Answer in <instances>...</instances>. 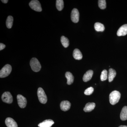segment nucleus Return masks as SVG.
<instances>
[{"label":"nucleus","mask_w":127,"mask_h":127,"mask_svg":"<svg viewBox=\"0 0 127 127\" xmlns=\"http://www.w3.org/2000/svg\"><path fill=\"white\" fill-rule=\"evenodd\" d=\"M94 28L95 30L97 32H103L104 30V25L102 23L96 22L94 25Z\"/></svg>","instance_id":"obj_19"},{"label":"nucleus","mask_w":127,"mask_h":127,"mask_svg":"<svg viewBox=\"0 0 127 127\" xmlns=\"http://www.w3.org/2000/svg\"><path fill=\"white\" fill-rule=\"evenodd\" d=\"M18 104L21 108H25L27 104V100L26 98L22 95H18L17 96Z\"/></svg>","instance_id":"obj_7"},{"label":"nucleus","mask_w":127,"mask_h":127,"mask_svg":"<svg viewBox=\"0 0 127 127\" xmlns=\"http://www.w3.org/2000/svg\"><path fill=\"white\" fill-rule=\"evenodd\" d=\"M116 72L114 69L112 68L109 69L108 78L109 82H110L112 81L114 78L116 77Z\"/></svg>","instance_id":"obj_18"},{"label":"nucleus","mask_w":127,"mask_h":127,"mask_svg":"<svg viewBox=\"0 0 127 127\" xmlns=\"http://www.w3.org/2000/svg\"><path fill=\"white\" fill-rule=\"evenodd\" d=\"M121 97V94L118 91H114L110 93L109 96V102L112 105L117 103Z\"/></svg>","instance_id":"obj_1"},{"label":"nucleus","mask_w":127,"mask_h":127,"mask_svg":"<svg viewBox=\"0 0 127 127\" xmlns=\"http://www.w3.org/2000/svg\"><path fill=\"white\" fill-rule=\"evenodd\" d=\"M94 89L92 87L88 88L85 91H84V93L86 95H91L93 93Z\"/></svg>","instance_id":"obj_25"},{"label":"nucleus","mask_w":127,"mask_h":127,"mask_svg":"<svg viewBox=\"0 0 127 127\" xmlns=\"http://www.w3.org/2000/svg\"><path fill=\"white\" fill-rule=\"evenodd\" d=\"M120 119L123 121L127 120V107H124L120 114Z\"/></svg>","instance_id":"obj_17"},{"label":"nucleus","mask_w":127,"mask_h":127,"mask_svg":"<svg viewBox=\"0 0 127 127\" xmlns=\"http://www.w3.org/2000/svg\"><path fill=\"white\" fill-rule=\"evenodd\" d=\"M93 74V71L92 70H89L83 76V81L84 82H88L90 81L92 79Z\"/></svg>","instance_id":"obj_13"},{"label":"nucleus","mask_w":127,"mask_h":127,"mask_svg":"<svg viewBox=\"0 0 127 127\" xmlns=\"http://www.w3.org/2000/svg\"><path fill=\"white\" fill-rule=\"evenodd\" d=\"M79 14L78 10L74 8L72 10L71 13V19L73 22L77 23L79 20Z\"/></svg>","instance_id":"obj_8"},{"label":"nucleus","mask_w":127,"mask_h":127,"mask_svg":"<svg viewBox=\"0 0 127 127\" xmlns=\"http://www.w3.org/2000/svg\"><path fill=\"white\" fill-rule=\"evenodd\" d=\"M119 127H127V126H125V125H121V126H119Z\"/></svg>","instance_id":"obj_28"},{"label":"nucleus","mask_w":127,"mask_h":127,"mask_svg":"<svg viewBox=\"0 0 127 127\" xmlns=\"http://www.w3.org/2000/svg\"><path fill=\"white\" fill-rule=\"evenodd\" d=\"M1 1L5 4H6L8 2V0H1Z\"/></svg>","instance_id":"obj_27"},{"label":"nucleus","mask_w":127,"mask_h":127,"mask_svg":"<svg viewBox=\"0 0 127 127\" xmlns=\"http://www.w3.org/2000/svg\"><path fill=\"white\" fill-rule=\"evenodd\" d=\"M29 5L32 9L37 12H41L42 10L40 2L37 0H32L29 3Z\"/></svg>","instance_id":"obj_5"},{"label":"nucleus","mask_w":127,"mask_h":127,"mask_svg":"<svg viewBox=\"0 0 127 127\" xmlns=\"http://www.w3.org/2000/svg\"><path fill=\"white\" fill-rule=\"evenodd\" d=\"M6 46L4 44H3L2 43H0V50L1 51Z\"/></svg>","instance_id":"obj_26"},{"label":"nucleus","mask_w":127,"mask_h":127,"mask_svg":"<svg viewBox=\"0 0 127 127\" xmlns=\"http://www.w3.org/2000/svg\"><path fill=\"white\" fill-rule=\"evenodd\" d=\"M5 123L7 127H18L16 122L11 118H7L5 121Z\"/></svg>","instance_id":"obj_11"},{"label":"nucleus","mask_w":127,"mask_h":127,"mask_svg":"<svg viewBox=\"0 0 127 127\" xmlns=\"http://www.w3.org/2000/svg\"><path fill=\"white\" fill-rule=\"evenodd\" d=\"M13 20V17L12 16H9L7 17L6 21V26L7 28L10 29L12 27Z\"/></svg>","instance_id":"obj_21"},{"label":"nucleus","mask_w":127,"mask_h":127,"mask_svg":"<svg viewBox=\"0 0 127 127\" xmlns=\"http://www.w3.org/2000/svg\"><path fill=\"white\" fill-rule=\"evenodd\" d=\"M37 94L40 102L42 104H45L47 102V97L43 89L39 88L37 90Z\"/></svg>","instance_id":"obj_4"},{"label":"nucleus","mask_w":127,"mask_h":127,"mask_svg":"<svg viewBox=\"0 0 127 127\" xmlns=\"http://www.w3.org/2000/svg\"><path fill=\"white\" fill-rule=\"evenodd\" d=\"M73 56L76 60H81L83 57L81 52L78 49H75L74 50L73 53Z\"/></svg>","instance_id":"obj_16"},{"label":"nucleus","mask_w":127,"mask_h":127,"mask_svg":"<svg viewBox=\"0 0 127 127\" xmlns=\"http://www.w3.org/2000/svg\"><path fill=\"white\" fill-rule=\"evenodd\" d=\"M108 78V75L107 71L106 70H103L100 76V79L101 81H105Z\"/></svg>","instance_id":"obj_23"},{"label":"nucleus","mask_w":127,"mask_h":127,"mask_svg":"<svg viewBox=\"0 0 127 127\" xmlns=\"http://www.w3.org/2000/svg\"><path fill=\"white\" fill-rule=\"evenodd\" d=\"M61 42L64 47H67L69 45V40L67 37L64 36L61 37Z\"/></svg>","instance_id":"obj_22"},{"label":"nucleus","mask_w":127,"mask_h":127,"mask_svg":"<svg viewBox=\"0 0 127 127\" xmlns=\"http://www.w3.org/2000/svg\"><path fill=\"white\" fill-rule=\"evenodd\" d=\"M56 6L57 10L59 11L63 9L64 6V3L63 0H57L56 1Z\"/></svg>","instance_id":"obj_20"},{"label":"nucleus","mask_w":127,"mask_h":127,"mask_svg":"<svg viewBox=\"0 0 127 127\" xmlns=\"http://www.w3.org/2000/svg\"><path fill=\"white\" fill-rule=\"evenodd\" d=\"M127 34V24L123 25L119 28L117 32L119 36H125Z\"/></svg>","instance_id":"obj_9"},{"label":"nucleus","mask_w":127,"mask_h":127,"mask_svg":"<svg viewBox=\"0 0 127 127\" xmlns=\"http://www.w3.org/2000/svg\"><path fill=\"white\" fill-rule=\"evenodd\" d=\"M71 104L68 101H63L61 102L60 107L62 110L64 111H68L70 108Z\"/></svg>","instance_id":"obj_10"},{"label":"nucleus","mask_w":127,"mask_h":127,"mask_svg":"<svg viewBox=\"0 0 127 127\" xmlns=\"http://www.w3.org/2000/svg\"><path fill=\"white\" fill-rule=\"evenodd\" d=\"M95 107V104L94 103L90 102L87 103L84 108L83 110L86 112H90L94 109Z\"/></svg>","instance_id":"obj_14"},{"label":"nucleus","mask_w":127,"mask_h":127,"mask_svg":"<svg viewBox=\"0 0 127 127\" xmlns=\"http://www.w3.org/2000/svg\"><path fill=\"white\" fill-rule=\"evenodd\" d=\"M1 99L4 102L10 104L13 102V97L9 92H5L1 96Z\"/></svg>","instance_id":"obj_6"},{"label":"nucleus","mask_w":127,"mask_h":127,"mask_svg":"<svg viewBox=\"0 0 127 127\" xmlns=\"http://www.w3.org/2000/svg\"><path fill=\"white\" fill-rule=\"evenodd\" d=\"M11 66L9 64H6L0 71V77L2 78L8 76L11 72Z\"/></svg>","instance_id":"obj_3"},{"label":"nucleus","mask_w":127,"mask_h":127,"mask_svg":"<svg viewBox=\"0 0 127 127\" xmlns=\"http://www.w3.org/2000/svg\"><path fill=\"white\" fill-rule=\"evenodd\" d=\"M65 77L67 79V83L68 85H71L72 84L74 81V77L72 74L69 72H67L65 75Z\"/></svg>","instance_id":"obj_15"},{"label":"nucleus","mask_w":127,"mask_h":127,"mask_svg":"<svg viewBox=\"0 0 127 127\" xmlns=\"http://www.w3.org/2000/svg\"><path fill=\"white\" fill-rule=\"evenodd\" d=\"M30 64L32 70L35 72H38L40 70L41 68L40 63L35 58H32Z\"/></svg>","instance_id":"obj_2"},{"label":"nucleus","mask_w":127,"mask_h":127,"mask_svg":"<svg viewBox=\"0 0 127 127\" xmlns=\"http://www.w3.org/2000/svg\"><path fill=\"white\" fill-rule=\"evenodd\" d=\"M54 124L53 120L51 119L45 120L38 125L39 127H51Z\"/></svg>","instance_id":"obj_12"},{"label":"nucleus","mask_w":127,"mask_h":127,"mask_svg":"<svg viewBox=\"0 0 127 127\" xmlns=\"http://www.w3.org/2000/svg\"><path fill=\"white\" fill-rule=\"evenodd\" d=\"M98 6L100 9L103 10L106 7V3L105 0H99L98 1Z\"/></svg>","instance_id":"obj_24"}]
</instances>
